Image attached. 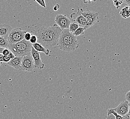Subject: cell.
Wrapping results in <instances>:
<instances>
[{
    "label": "cell",
    "mask_w": 130,
    "mask_h": 119,
    "mask_svg": "<svg viewBox=\"0 0 130 119\" xmlns=\"http://www.w3.org/2000/svg\"><path fill=\"white\" fill-rule=\"evenodd\" d=\"M30 54L31 55L33 59L35 68H38L39 69H43L44 68L45 65L41 59L39 52L36 51L33 47H32Z\"/></svg>",
    "instance_id": "10"
},
{
    "label": "cell",
    "mask_w": 130,
    "mask_h": 119,
    "mask_svg": "<svg viewBox=\"0 0 130 119\" xmlns=\"http://www.w3.org/2000/svg\"><path fill=\"white\" fill-rule=\"evenodd\" d=\"M55 22L56 24L62 30L68 28L72 22L66 15L62 14H58L55 17Z\"/></svg>",
    "instance_id": "7"
},
{
    "label": "cell",
    "mask_w": 130,
    "mask_h": 119,
    "mask_svg": "<svg viewBox=\"0 0 130 119\" xmlns=\"http://www.w3.org/2000/svg\"><path fill=\"white\" fill-rule=\"evenodd\" d=\"M32 45L30 41L24 39L15 44H9L8 49L13 53L15 56L23 57L30 54L32 47Z\"/></svg>",
    "instance_id": "3"
},
{
    "label": "cell",
    "mask_w": 130,
    "mask_h": 119,
    "mask_svg": "<svg viewBox=\"0 0 130 119\" xmlns=\"http://www.w3.org/2000/svg\"><path fill=\"white\" fill-rule=\"evenodd\" d=\"M113 5L115 6V8L117 9H119L120 7V6L122 5L123 3V0H112Z\"/></svg>",
    "instance_id": "19"
},
{
    "label": "cell",
    "mask_w": 130,
    "mask_h": 119,
    "mask_svg": "<svg viewBox=\"0 0 130 119\" xmlns=\"http://www.w3.org/2000/svg\"><path fill=\"white\" fill-rule=\"evenodd\" d=\"M32 45L33 48L38 52H43L46 55H49L50 54V50L44 47L40 43H36L35 44H32Z\"/></svg>",
    "instance_id": "13"
},
{
    "label": "cell",
    "mask_w": 130,
    "mask_h": 119,
    "mask_svg": "<svg viewBox=\"0 0 130 119\" xmlns=\"http://www.w3.org/2000/svg\"><path fill=\"white\" fill-rule=\"evenodd\" d=\"M22 59V57L15 56L14 58L11 59L9 62L7 63V64L17 70H20V65Z\"/></svg>",
    "instance_id": "12"
},
{
    "label": "cell",
    "mask_w": 130,
    "mask_h": 119,
    "mask_svg": "<svg viewBox=\"0 0 130 119\" xmlns=\"http://www.w3.org/2000/svg\"><path fill=\"white\" fill-rule=\"evenodd\" d=\"M11 59V58L8 55H3V62L7 63V62H9Z\"/></svg>",
    "instance_id": "23"
},
{
    "label": "cell",
    "mask_w": 130,
    "mask_h": 119,
    "mask_svg": "<svg viewBox=\"0 0 130 119\" xmlns=\"http://www.w3.org/2000/svg\"><path fill=\"white\" fill-rule=\"evenodd\" d=\"M130 105L126 100H125L113 109V110L121 116H124L130 112Z\"/></svg>",
    "instance_id": "9"
},
{
    "label": "cell",
    "mask_w": 130,
    "mask_h": 119,
    "mask_svg": "<svg viewBox=\"0 0 130 119\" xmlns=\"http://www.w3.org/2000/svg\"><path fill=\"white\" fill-rule=\"evenodd\" d=\"M3 55L2 54H0V62H3Z\"/></svg>",
    "instance_id": "31"
},
{
    "label": "cell",
    "mask_w": 130,
    "mask_h": 119,
    "mask_svg": "<svg viewBox=\"0 0 130 119\" xmlns=\"http://www.w3.org/2000/svg\"><path fill=\"white\" fill-rule=\"evenodd\" d=\"M8 55L10 56L11 59H12L14 58L15 57V56L14 55V54H13V53L11 52V51H10V53H9V54Z\"/></svg>",
    "instance_id": "29"
},
{
    "label": "cell",
    "mask_w": 130,
    "mask_h": 119,
    "mask_svg": "<svg viewBox=\"0 0 130 119\" xmlns=\"http://www.w3.org/2000/svg\"><path fill=\"white\" fill-rule=\"evenodd\" d=\"M26 31L23 30L20 27H17L11 30L8 36L7 40L10 44H13L24 39Z\"/></svg>",
    "instance_id": "4"
},
{
    "label": "cell",
    "mask_w": 130,
    "mask_h": 119,
    "mask_svg": "<svg viewBox=\"0 0 130 119\" xmlns=\"http://www.w3.org/2000/svg\"><path fill=\"white\" fill-rule=\"evenodd\" d=\"M4 49V48H1L0 47V54H2V52H3V50Z\"/></svg>",
    "instance_id": "33"
},
{
    "label": "cell",
    "mask_w": 130,
    "mask_h": 119,
    "mask_svg": "<svg viewBox=\"0 0 130 119\" xmlns=\"http://www.w3.org/2000/svg\"><path fill=\"white\" fill-rule=\"evenodd\" d=\"M113 114L115 117L116 119H123V117L118 114L114 110L113 108H110L107 110V114Z\"/></svg>",
    "instance_id": "18"
},
{
    "label": "cell",
    "mask_w": 130,
    "mask_h": 119,
    "mask_svg": "<svg viewBox=\"0 0 130 119\" xmlns=\"http://www.w3.org/2000/svg\"><path fill=\"white\" fill-rule=\"evenodd\" d=\"M9 45V43L8 42V40L0 36V47L3 48H8Z\"/></svg>",
    "instance_id": "15"
},
{
    "label": "cell",
    "mask_w": 130,
    "mask_h": 119,
    "mask_svg": "<svg viewBox=\"0 0 130 119\" xmlns=\"http://www.w3.org/2000/svg\"><path fill=\"white\" fill-rule=\"evenodd\" d=\"M31 35H32L30 34V33L27 32L25 33V36H24V40H25L28 41H29Z\"/></svg>",
    "instance_id": "22"
},
{
    "label": "cell",
    "mask_w": 130,
    "mask_h": 119,
    "mask_svg": "<svg viewBox=\"0 0 130 119\" xmlns=\"http://www.w3.org/2000/svg\"><path fill=\"white\" fill-rule=\"evenodd\" d=\"M123 3H125L126 4H127L128 6H129L130 5V0H123Z\"/></svg>",
    "instance_id": "30"
},
{
    "label": "cell",
    "mask_w": 130,
    "mask_h": 119,
    "mask_svg": "<svg viewBox=\"0 0 130 119\" xmlns=\"http://www.w3.org/2000/svg\"><path fill=\"white\" fill-rule=\"evenodd\" d=\"M10 50H9L8 48H6L3 50L2 52V54L3 55H8L10 53Z\"/></svg>",
    "instance_id": "24"
},
{
    "label": "cell",
    "mask_w": 130,
    "mask_h": 119,
    "mask_svg": "<svg viewBox=\"0 0 130 119\" xmlns=\"http://www.w3.org/2000/svg\"><path fill=\"white\" fill-rule=\"evenodd\" d=\"M130 91H129L128 92L126 93V94L125 95V99L127 101L129 104H130Z\"/></svg>",
    "instance_id": "25"
},
{
    "label": "cell",
    "mask_w": 130,
    "mask_h": 119,
    "mask_svg": "<svg viewBox=\"0 0 130 119\" xmlns=\"http://www.w3.org/2000/svg\"><path fill=\"white\" fill-rule=\"evenodd\" d=\"M35 68L34 61L31 54L22 57L20 65V70L24 72H30Z\"/></svg>",
    "instance_id": "6"
},
{
    "label": "cell",
    "mask_w": 130,
    "mask_h": 119,
    "mask_svg": "<svg viewBox=\"0 0 130 119\" xmlns=\"http://www.w3.org/2000/svg\"><path fill=\"white\" fill-rule=\"evenodd\" d=\"M106 119H116V118L113 114H108L107 115Z\"/></svg>",
    "instance_id": "26"
},
{
    "label": "cell",
    "mask_w": 130,
    "mask_h": 119,
    "mask_svg": "<svg viewBox=\"0 0 130 119\" xmlns=\"http://www.w3.org/2000/svg\"><path fill=\"white\" fill-rule=\"evenodd\" d=\"M85 30V28L84 27H79L73 33V34L76 37L83 35H84Z\"/></svg>",
    "instance_id": "17"
},
{
    "label": "cell",
    "mask_w": 130,
    "mask_h": 119,
    "mask_svg": "<svg viewBox=\"0 0 130 119\" xmlns=\"http://www.w3.org/2000/svg\"><path fill=\"white\" fill-rule=\"evenodd\" d=\"M39 4V5L43 8H46V4H45V0H34Z\"/></svg>",
    "instance_id": "21"
},
{
    "label": "cell",
    "mask_w": 130,
    "mask_h": 119,
    "mask_svg": "<svg viewBox=\"0 0 130 119\" xmlns=\"http://www.w3.org/2000/svg\"><path fill=\"white\" fill-rule=\"evenodd\" d=\"M57 45L65 52L73 51L79 46L77 37L70 32L68 28L62 30Z\"/></svg>",
    "instance_id": "2"
},
{
    "label": "cell",
    "mask_w": 130,
    "mask_h": 119,
    "mask_svg": "<svg viewBox=\"0 0 130 119\" xmlns=\"http://www.w3.org/2000/svg\"><path fill=\"white\" fill-rule=\"evenodd\" d=\"M79 27V25H78V24H77L76 22H72L70 24L68 30L70 31V32L73 33Z\"/></svg>",
    "instance_id": "16"
},
{
    "label": "cell",
    "mask_w": 130,
    "mask_h": 119,
    "mask_svg": "<svg viewBox=\"0 0 130 119\" xmlns=\"http://www.w3.org/2000/svg\"><path fill=\"white\" fill-rule=\"evenodd\" d=\"M83 2H84V3H85V4H90V3H91L88 0H83Z\"/></svg>",
    "instance_id": "32"
},
{
    "label": "cell",
    "mask_w": 130,
    "mask_h": 119,
    "mask_svg": "<svg viewBox=\"0 0 130 119\" xmlns=\"http://www.w3.org/2000/svg\"><path fill=\"white\" fill-rule=\"evenodd\" d=\"M120 14L124 18H127L130 17V12L129 6H125L123 8L120 12Z\"/></svg>",
    "instance_id": "14"
},
{
    "label": "cell",
    "mask_w": 130,
    "mask_h": 119,
    "mask_svg": "<svg viewBox=\"0 0 130 119\" xmlns=\"http://www.w3.org/2000/svg\"><path fill=\"white\" fill-rule=\"evenodd\" d=\"M70 17L73 22H76L80 27H85L86 25V21L85 17L81 14V9L78 8V12L70 15Z\"/></svg>",
    "instance_id": "8"
},
{
    "label": "cell",
    "mask_w": 130,
    "mask_h": 119,
    "mask_svg": "<svg viewBox=\"0 0 130 119\" xmlns=\"http://www.w3.org/2000/svg\"><path fill=\"white\" fill-rule=\"evenodd\" d=\"M81 14L86 21V25L85 27V30L89 29L98 22L99 19L98 13L93 12L89 10L84 11L82 9H81Z\"/></svg>",
    "instance_id": "5"
},
{
    "label": "cell",
    "mask_w": 130,
    "mask_h": 119,
    "mask_svg": "<svg viewBox=\"0 0 130 119\" xmlns=\"http://www.w3.org/2000/svg\"><path fill=\"white\" fill-rule=\"evenodd\" d=\"M123 119H130V112L125 114L124 116H123Z\"/></svg>",
    "instance_id": "28"
},
{
    "label": "cell",
    "mask_w": 130,
    "mask_h": 119,
    "mask_svg": "<svg viewBox=\"0 0 130 119\" xmlns=\"http://www.w3.org/2000/svg\"><path fill=\"white\" fill-rule=\"evenodd\" d=\"M60 8V6L58 4H56L54 5V7H53V10L55 11H57L58 9H59V8Z\"/></svg>",
    "instance_id": "27"
},
{
    "label": "cell",
    "mask_w": 130,
    "mask_h": 119,
    "mask_svg": "<svg viewBox=\"0 0 130 119\" xmlns=\"http://www.w3.org/2000/svg\"><path fill=\"white\" fill-rule=\"evenodd\" d=\"M12 30V28L10 25L7 24H0V36L7 40L8 36Z\"/></svg>",
    "instance_id": "11"
},
{
    "label": "cell",
    "mask_w": 130,
    "mask_h": 119,
    "mask_svg": "<svg viewBox=\"0 0 130 119\" xmlns=\"http://www.w3.org/2000/svg\"><path fill=\"white\" fill-rule=\"evenodd\" d=\"M29 41L32 45L35 44L38 42V38L35 35H32Z\"/></svg>",
    "instance_id": "20"
},
{
    "label": "cell",
    "mask_w": 130,
    "mask_h": 119,
    "mask_svg": "<svg viewBox=\"0 0 130 119\" xmlns=\"http://www.w3.org/2000/svg\"><path fill=\"white\" fill-rule=\"evenodd\" d=\"M61 31L60 27L54 24L48 27H38L33 32L38 38V43L46 48L57 45Z\"/></svg>",
    "instance_id": "1"
}]
</instances>
